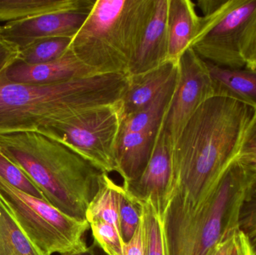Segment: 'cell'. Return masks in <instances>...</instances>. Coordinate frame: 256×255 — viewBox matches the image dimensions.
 Wrapping results in <instances>:
<instances>
[{"label": "cell", "mask_w": 256, "mask_h": 255, "mask_svg": "<svg viewBox=\"0 0 256 255\" xmlns=\"http://www.w3.org/2000/svg\"><path fill=\"white\" fill-rule=\"evenodd\" d=\"M98 74L102 73L86 65L73 53L67 51L60 58L43 64H27L16 61L2 76L8 82L14 83L45 85Z\"/></svg>", "instance_id": "30bf717a"}, {"label": "cell", "mask_w": 256, "mask_h": 255, "mask_svg": "<svg viewBox=\"0 0 256 255\" xmlns=\"http://www.w3.org/2000/svg\"><path fill=\"white\" fill-rule=\"evenodd\" d=\"M159 130L121 133L116 149L117 173L124 184L135 181L146 169Z\"/></svg>", "instance_id": "5bb4252c"}, {"label": "cell", "mask_w": 256, "mask_h": 255, "mask_svg": "<svg viewBox=\"0 0 256 255\" xmlns=\"http://www.w3.org/2000/svg\"><path fill=\"white\" fill-rule=\"evenodd\" d=\"M238 160L242 162L256 160V110L244 136Z\"/></svg>", "instance_id": "f1b7e54d"}, {"label": "cell", "mask_w": 256, "mask_h": 255, "mask_svg": "<svg viewBox=\"0 0 256 255\" xmlns=\"http://www.w3.org/2000/svg\"><path fill=\"white\" fill-rule=\"evenodd\" d=\"M136 204L141 210L146 255H166L164 230L160 216L159 199L154 196H149Z\"/></svg>", "instance_id": "44dd1931"}, {"label": "cell", "mask_w": 256, "mask_h": 255, "mask_svg": "<svg viewBox=\"0 0 256 255\" xmlns=\"http://www.w3.org/2000/svg\"><path fill=\"white\" fill-rule=\"evenodd\" d=\"M168 7V0H155L153 15L143 34L129 76L146 73L170 61Z\"/></svg>", "instance_id": "8fae6325"}, {"label": "cell", "mask_w": 256, "mask_h": 255, "mask_svg": "<svg viewBox=\"0 0 256 255\" xmlns=\"http://www.w3.org/2000/svg\"><path fill=\"white\" fill-rule=\"evenodd\" d=\"M212 255H256L239 227L227 232L215 247Z\"/></svg>", "instance_id": "4316f807"}, {"label": "cell", "mask_w": 256, "mask_h": 255, "mask_svg": "<svg viewBox=\"0 0 256 255\" xmlns=\"http://www.w3.org/2000/svg\"><path fill=\"white\" fill-rule=\"evenodd\" d=\"M215 96L230 97L256 110V72L246 68L230 69L207 62Z\"/></svg>", "instance_id": "e0dca14e"}, {"label": "cell", "mask_w": 256, "mask_h": 255, "mask_svg": "<svg viewBox=\"0 0 256 255\" xmlns=\"http://www.w3.org/2000/svg\"><path fill=\"white\" fill-rule=\"evenodd\" d=\"M0 199L18 226L44 255H63L87 247L86 220L62 212L44 199L24 193L0 178Z\"/></svg>", "instance_id": "5b68a950"}, {"label": "cell", "mask_w": 256, "mask_h": 255, "mask_svg": "<svg viewBox=\"0 0 256 255\" xmlns=\"http://www.w3.org/2000/svg\"><path fill=\"white\" fill-rule=\"evenodd\" d=\"M70 40V38L56 37L36 42L20 51L16 61L27 64H39L54 61L67 52Z\"/></svg>", "instance_id": "7402d4cb"}, {"label": "cell", "mask_w": 256, "mask_h": 255, "mask_svg": "<svg viewBox=\"0 0 256 255\" xmlns=\"http://www.w3.org/2000/svg\"><path fill=\"white\" fill-rule=\"evenodd\" d=\"M121 100L48 124L37 133L63 144L105 173L117 172L116 149L123 122Z\"/></svg>", "instance_id": "8992f818"}, {"label": "cell", "mask_w": 256, "mask_h": 255, "mask_svg": "<svg viewBox=\"0 0 256 255\" xmlns=\"http://www.w3.org/2000/svg\"><path fill=\"white\" fill-rule=\"evenodd\" d=\"M0 178L24 193L44 199L42 192L28 176L2 153H0Z\"/></svg>", "instance_id": "d4e9b609"}, {"label": "cell", "mask_w": 256, "mask_h": 255, "mask_svg": "<svg viewBox=\"0 0 256 255\" xmlns=\"http://www.w3.org/2000/svg\"><path fill=\"white\" fill-rule=\"evenodd\" d=\"M88 13L60 12L6 22L2 26V34L4 40L19 51L45 39H72L85 22Z\"/></svg>", "instance_id": "9c48e42d"}, {"label": "cell", "mask_w": 256, "mask_h": 255, "mask_svg": "<svg viewBox=\"0 0 256 255\" xmlns=\"http://www.w3.org/2000/svg\"><path fill=\"white\" fill-rule=\"evenodd\" d=\"M120 187L109 174H103L98 190L87 208L86 220L88 223L102 220L112 225L121 233L118 206Z\"/></svg>", "instance_id": "d6986e66"}, {"label": "cell", "mask_w": 256, "mask_h": 255, "mask_svg": "<svg viewBox=\"0 0 256 255\" xmlns=\"http://www.w3.org/2000/svg\"><path fill=\"white\" fill-rule=\"evenodd\" d=\"M63 255H96V253L94 247H86L82 250H76Z\"/></svg>", "instance_id": "1f68e13d"}, {"label": "cell", "mask_w": 256, "mask_h": 255, "mask_svg": "<svg viewBox=\"0 0 256 255\" xmlns=\"http://www.w3.org/2000/svg\"><path fill=\"white\" fill-rule=\"evenodd\" d=\"M239 229L256 255V178L246 192L239 216Z\"/></svg>", "instance_id": "484cf974"}, {"label": "cell", "mask_w": 256, "mask_h": 255, "mask_svg": "<svg viewBox=\"0 0 256 255\" xmlns=\"http://www.w3.org/2000/svg\"><path fill=\"white\" fill-rule=\"evenodd\" d=\"M244 163H246L254 172H256V160H252V161L249 162H244Z\"/></svg>", "instance_id": "d6a6232c"}, {"label": "cell", "mask_w": 256, "mask_h": 255, "mask_svg": "<svg viewBox=\"0 0 256 255\" xmlns=\"http://www.w3.org/2000/svg\"><path fill=\"white\" fill-rule=\"evenodd\" d=\"M201 16L191 0H168V59L178 61L189 49L200 27Z\"/></svg>", "instance_id": "9a60e30c"}, {"label": "cell", "mask_w": 256, "mask_h": 255, "mask_svg": "<svg viewBox=\"0 0 256 255\" xmlns=\"http://www.w3.org/2000/svg\"><path fill=\"white\" fill-rule=\"evenodd\" d=\"M178 69V61H167L150 71L129 76L127 91L121 100L123 119L136 113L150 103L177 73Z\"/></svg>", "instance_id": "4fadbf2b"}, {"label": "cell", "mask_w": 256, "mask_h": 255, "mask_svg": "<svg viewBox=\"0 0 256 255\" xmlns=\"http://www.w3.org/2000/svg\"><path fill=\"white\" fill-rule=\"evenodd\" d=\"M19 53L20 51L14 46L4 40L0 25V76L18 61Z\"/></svg>", "instance_id": "f546056e"}, {"label": "cell", "mask_w": 256, "mask_h": 255, "mask_svg": "<svg viewBox=\"0 0 256 255\" xmlns=\"http://www.w3.org/2000/svg\"><path fill=\"white\" fill-rule=\"evenodd\" d=\"M177 73L168 81L156 97L141 110L123 119L121 133L159 130L177 86Z\"/></svg>", "instance_id": "ac0fdd59"}, {"label": "cell", "mask_w": 256, "mask_h": 255, "mask_svg": "<svg viewBox=\"0 0 256 255\" xmlns=\"http://www.w3.org/2000/svg\"><path fill=\"white\" fill-rule=\"evenodd\" d=\"M118 206L120 229L123 241L126 244L132 238L138 228L141 217V210L140 206L128 196L123 186L120 187Z\"/></svg>", "instance_id": "cb8c5ba5"}, {"label": "cell", "mask_w": 256, "mask_h": 255, "mask_svg": "<svg viewBox=\"0 0 256 255\" xmlns=\"http://www.w3.org/2000/svg\"><path fill=\"white\" fill-rule=\"evenodd\" d=\"M88 223L94 245L106 255H124V241L121 233L114 226L102 220H92Z\"/></svg>", "instance_id": "603a6c76"}, {"label": "cell", "mask_w": 256, "mask_h": 255, "mask_svg": "<svg viewBox=\"0 0 256 255\" xmlns=\"http://www.w3.org/2000/svg\"><path fill=\"white\" fill-rule=\"evenodd\" d=\"M203 16L190 47L218 67L245 68L240 50L242 32L256 8V0H198Z\"/></svg>", "instance_id": "52a82bcc"}, {"label": "cell", "mask_w": 256, "mask_h": 255, "mask_svg": "<svg viewBox=\"0 0 256 255\" xmlns=\"http://www.w3.org/2000/svg\"><path fill=\"white\" fill-rule=\"evenodd\" d=\"M128 74L104 73L52 85L14 83L0 76V135L38 132L94 108L118 103Z\"/></svg>", "instance_id": "7a4b0ae2"}, {"label": "cell", "mask_w": 256, "mask_h": 255, "mask_svg": "<svg viewBox=\"0 0 256 255\" xmlns=\"http://www.w3.org/2000/svg\"><path fill=\"white\" fill-rule=\"evenodd\" d=\"M0 255H44L27 238L1 199Z\"/></svg>", "instance_id": "ffe728a7"}, {"label": "cell", "mask_w": 256, "mask_h": 255, "mask_svg": "<svg viewBox=\"0 0 256 255\" xmlns=\"http://www.w3.org/2000/svg\"><path fill=\"white\" fill-rule=\"evenodd\" d=\"M254 112L249 105L222 96L200 106L172 148L167 200L195 209L213 197L238 159Z\"/></svg>", "instance_id": "6da1fadb"}, {"label": "cell", "mask_w": 256, "mask_h": 255, "mask_svg": "<svg viewBox=\"0 0 256 255\" xmlns=\"http://www.w3.org/2000/svg\"><path fill=\"white\" fill-rule=\"evenodd\" d=\"M155 0H96L68 51L99 73L129 75Z\"/></svg>", "instance_id": "277c9868"}, {"label": "cell", "mask_w": 256, "mask_h": 255, "mask_svg": "<svg viewBox=\"0 0 256 255\" xmlns=\"http://www.w3.org/2000/svg\"><path fill=\"white\" fill-rule=\"evenodd\" d=\"M240 50L245 68L256 72V8L242 32Z\"/></svg>", "instance_id": "83f0119b"}, {"label": "cell", "mask_w": 256, "mask_h": 255, "mask_svg": "<svg viewBox=\"0 0 256 255\" xmlns=\"http://www.w3.org/2000/svg\"><path fill=\"white\" fill-rule=\"evenodd\" d=\"M124 255H146L144 247V226L142 217L134 236L124 244Z\"/></svg>", "instance_id": "4dcf8cb0"}, {"label": "cell", "mask_w": 256, "mask_h": 255, "mask_svg": "<svg viewBox=\"0 0 256 255\" xmlns=\"http://www.w3.org/2000/svg\"><path fill=\"white\" fill-rule=\"evenodd\" d=\"M96 0H0V21L15 22L60 12H90Z\"/></svg>", "instance_id": "2e32d148"}, {"label": "cell", "mask_w": 256, "mask_h": 255, "mask_svg": "<svg viewBox=\"0 0 256 255\" xmlns=\"http://www.w3.org/2000/svg\"><path fill=\"white\" fill-rule=\"evenodd\" d=\"M214 96L207 63L190 47L179 59L177 86L159 129L170 150L197 109Z\"/></svg>", "instance_id": "ba28073f"}, {"label": "cell", "mask_w": 256, "mask_h": 255, "mask_svg": "<svg viewBox=\"0 0 256 255\" xmlns=\"http://www.w3.org/2000/svg\"><path fill=\"white\" fill-rule=\"evenodd\" d=\"M170 175L171 150L165 136L159 130L146 169L138 179L122 186L135 203L144 200L150 195L158 196L162 202Z\"/></svg>", "instance_id": "7c38bea8"}, {"label": "cell", "mask_w": 256, "mask_h": 255, "mask_svg": "<svg viewBox=\"0 0 256 255\" xmlns=\"http://www.w3.org/2000/svg\"><path fill=\"white\" fill-rule=\"evenodd\" d=\"M0 153L28 176L46 202L73 218L86 220L87 208L105 172L37 132L0 135Z\"/></svg>", "instance_id": "3957f363"}]
</instances>
